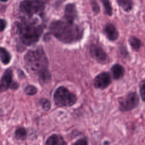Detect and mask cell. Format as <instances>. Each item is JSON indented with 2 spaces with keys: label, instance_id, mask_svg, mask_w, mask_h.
<instances>
[{
  "label": "cell",
  "instance_id": "obj_1",
  "mask_svg": "<svg viewBox=\"0 0 145 145\" xmlns=\"http://www.w3.org/2000/svg\"><path fill=\"white\" fill-rule=\"evenodd\" d=\"M25 66L29 73L36 75L41 84H46L51 80L49 70V61L41 46L29 50L24 57Z\"/></svg>",
  "mask_w": 145,
  "mask_h": 145
},
{
  "label": "cell",
  "instance_id": "obj_2",
  "mask_svg": "<svg viewBox=\"0 0 145 145\" xmlns=\"http://www.w3.org/2000/svg\"><path fill=\"white\" fill-rule=\"evenodd\" d=\"M49 31L50 33L58 40L69 44L80 41L84 33L81 27L66 20L53 21L50 24Z\"/></svg>",
  "mask_w": 145,
  "mask_h": 145
},
{
  "label": "cell",
  "instance_id": "obj_3",
  "mask_svg": "<svg viewBox=\"0 0 145 145\" xmlns=\"http://www.w3.org/2000/svg\"><path fill=\"white\" fill-rule=\"evenodd\" d=\"M16 31L21 43L25 46L35 44L40 40L44 31V26L36 19H23L17 22Z\"/></svg>",
  "mask_w": 145,
  "mask_h": 145
},
{
  "label": "cell",
  "instance_id": "obj_4",
  "mask_svg": "<svg viewBox=\"0 0 145 145\" xmlns=\"http://www.w3.org/2000/svg\"><path fill=\"white\" fill-rule=\"evenodd\" d=\"M53 100L58 107H70L77 101L75 94L64 86L58 87L53 95Z\"/></svg>",
  "mask_w": 145,
  "mask_h": 145
},
{
  "label": "cell",
  "instance_id": "obj_5",
  "mask_svg": "<svg viewBox=\"0 0 145 145\" xmlns=\"http://www.w3.org/2000/svg\"><path fill=\"white\" fill-rule=\"evenodd\" d=\"M20 10L28 18L41 14L44 9L42 0H23L20 4Z\"/></svg>",
  "mask_w": 145,
  "mask_h": 145
},
{
  "label": "cell",
  "instance_id": "obj_6",
  "mask_svg": "<svg viewBox=\"0 0 145 145\" xmlns=\"http://www.w3.org/2000/svg\"><path fill=\"white\" fill-rule=\"evenodd\" d=\"M119 109L126 112L135 109L139 103V96L137 92H130L125 96L119 99Z\"/></svg>",
  "mask_w": 145,
  "mask_h": 145
},
{
  "label": "cell",
  "instance_id": "obj_7",
  "mask_svg": "<svg viewBox=\"0 0 145 145\" xmlns=\"http://www.w3.org/2000/svg\"><path fill=\"white\" fill-rule=\"evenodd\" d=\"M89 53L91 57L100 64H106L109 61V58L104 49L97 44H91L89 47Z\"/></svg>",
  "mask_w": 145,
  "mask_h": 145
},
{
  "label": "cell",
  "instance_id": "obj_8",
  "mask_svg": "<svg viewBox=\"0 0 145 145\" xmlns=\"http://www.w3.org/2000/svg\"><path fill=\"white\" fill-rule=\"evenodd\" d=\"M112 78L110 74L106 71L102 72L95 76L93 80L95 88L100 89L106 88L111 83Z\"/></svg>",
  "mask_w": 145,
  "mask_h": 145
},
{
  "label": "cell",
  "instance_id": "obj_9",
  "mask_svg": "<svg viewBox=\"0 0 145 145\" xmlns=\"http://www.w3.org/2000/svg\"><path fill=\"white\" fill-rule=\"evenodd\" d=\"M12 71L11 69L6 70L1 78L0 82V91H5L8 88L16 89L18 84L12 81Z\"/></svg>",
  "mask_w": 145,
  "mask_h": 145
},
{
  "label": "cell",
  "instance_id": "obj_10",
  "mask_svg": "<svg viewBox=\"0 0 145 145\" xmlns=\"http://www.w3.org/2000/svg\"><path fill=\"white\" fill-rule=\"evenodd\" d=\"M77 18V11L76 7L73 3L67 4L65 9L64 18L66 21L74 23V20Z\"/></svg>",
  "mask_w": 145,
  "mask_h": 145
},
{
  "label": "cell",
  "instance_id": "obj_11",
  "mask_svg": "<svg viewBox=\"0 0 145 145\" xmlns=\"http://www.w3.org/2000/svg\"><path fill=\"white\" fill-rule=\"evenodd\" d=\"M104 32L107 39L111 41H116L119 36V33L114 25L112 23H108L104 27Z\"/></svg>",
  "mask_w": 145,
  "mask_h": 145
},
{
  "label": "cell",
  "instance_id": "obj_12",
  "mask_svg": "<svg viewBox=\"0 0 145 145\" xmlns=\"http://www.w3.org/2000/svg\"><path fill=\"white\" fill-rule=\"evenodd\" d=\"M45 144L47 145H65L67 143L61 135L53 134L47 138Z\"/></svg>",
  "mask_w": 145,
  "mask_h": 145
},
{
  "label": "cell",
  "instance_id": "obj_13",
  "mask_svg": "<svg viewBox=\"0 0 145 145\" xmlns=\"http://www.w3.org/2000/svg\"><path fill=\"white\" fill-rule=\"evenodd\" d=\"M110 71L113 78L115 80H119L123 78L125 73L124 67L119 63H115L113 65L110 69Z\"/></svg>",
  "mask_w": 145,
  "mask_h": 145
},
{
  "label": "cell",
  "instance_id": "obj_14",
  "mask_svg": "<svg viewBox=\"0 0 145 145\" xmlns=\"http://www.w3.org/2000/svg\"><path fill=\"white\" fill-rule=\"evenodd\" d=\"M118 5L125 11L129 12L133 8V2L132 0H117Z\"/></svg>",
  "mask_w": 145,
  "mask_h": 145
},
{
  "label": "cell",
  "instance_id": "obj_15",
  "mask_svg": "<svg viewBox=\"0 0 145 145\" xmlns=\"http://www.w3.org/2000/svg\"><path fill=\"white\" fill-rule=\"evenodd\" d=\"M128 41L131 48L135 51H138L142 46V42L137 37L130 36Z\"/></svg>",
  "mask_w": 145,
  "mask_h": 145
},
{
  "label": "cell",
  "instance_id": "obj_16",
  "mask_svg": "<svg viewBox=\"0 0 145 145\" xmlns=\"http://www.w3.org/2000/svg\"><path fill=\"white\" fill-rule=\"evenodd\" d=\"M11 58V57L10 53L6 49L0 47V59L2 62L5 65H7L10 62Z\"/></svg>",
  "mask_w": 145,
  "mask_h": 145
},
{
  "label": "cell",
  "instance_id": "obj_17",
  "mask_svg": "<svg viewBox=\"0 0 145 145\" xmlns=\"http://www.w3.org/2000/svg\"><path fill=\"white\" fill-rule=\"evenodd\" d=\"M27 132L24 127H18L15 132V135L16 139L19 140H24L27 138Z\"/></svg>",
  "mask_w": 145,
  "mask_h": 145
},
{
  "label": "cell",
  "instance_id": "obj_18",
  "mask_svg": "<svg viewBox=\"0 0 145 145\" xmlns=\"http://www.w3.org/2000/svg\"><path fill=\"white\" fill-rule=\"evenodd\" d=\"M104 6L105 14L108 16H112L113 13V10L111 3L109 0H101Z\"/></svg>",
  "mask_w": 145,
  "mask_h": 145
},
{
  "label": "cell",
  "instance_id": "obj_19",
  "mask_svg": "<svg viewBox=\"0 0 145 145\" xmlns=\"http://www.w3.org/2000/svg\"><path fill=\"white\" fill-rule=\"evenodd\" d=\"M38 89L34 85H28L24 88V92L26 95L29 96H33L37 93Z\"/></svg>",
  "mask_w": 145,
  "mask_h": 145
},
{
  "label": "cell",
  "instance_id": "obj_20",
  "mask_svg": "<svg viewBox=\"0 0 145 145\" xmlns=\"http://www.w3.org/2000/svg\"><path fill=\"white\" fill-rule=\"evenodd\" d=\"M39 103L41 106L42 108L45 111H48L51 108V103L50 101L45 98L41 99L39 101Z\"/></svg>",
  "mask_w": 145,
  "mask_h": 145
},
{
  "label": "cell",
  "instance_id": "obj_21",
  "mask_svg": "<svg viewBox=\"0 0 145 145\" xmlns=\"http://www.w3.org/2000/svg\"><path fill=\"white\" fill-rule=\"evenodd\" d=\"M139 92L140 95V97L143 101L145 99V81L143 79L140 81L139 84Z\"/></svg>",
  "mask_w": 145,
  "mask_h": 145
},
{
  "label": "cell",
  "instance_id": "obj_22",
  "mask_svg": "<svg viewBox=\"0 0 145 145\" xmlns=\"http://www.w3.org/2000/svg\"><path fill=\"white\" fill-rule=\"evenodd\" d=\"M91 4L92 6V8L93 11L95 14H97L100 11V7L96 0H92L91 2Z\"/></svg>",
  "mask_w": 145,
  "mask_h": 145
},
{
  "label": "cell",
  "instance_id": "obj_23",
  "mask_svg": "<svg viewBox=\"0 0 145 145\" xmlns=\"http://www.w3.org/2000/svg\"><path fill=\"white\" fill-rule=\"evenodd\" d=\"M88 140L86 137L82 138L78 140H77L76 142L73 143L74 144H80V145H83V144H88Z\"/></svg>",
  "mask_w": 145,
  "mask_h": 145
},
{
  "label": "cell",
  "instance_id": "obj_24",
  "mask_svg": "<svg viewBox=\"0 0 145 145\" xmlns=\"http://www.w3.org/2000/svg\"><path fill=\"white\" fill-rule=\"evenodd\" d=\"M6 27V22L5 20L0 19V32L3 31Z\"/></svg>",
  "mask_w": 145,
  "mask_h": 145
},
{
  "label": "cell",
  "instance_id": "obj_25",
  "mask_svg": "<svg viewBox=\"0 0 145 145\" xmlns=\"http://www.w3.org/2000/svg\"><path fill=\"white\" fill-rule=\"evenodd\" d=\"M0 1H1L2 2H6V1H7L8 0H0Z\"/></svg>",
  "mask_w": 145,
  "mask_h": 145
},
{
  "label": "cell",
  "instance_id": "obj_26",
  "mask_svg": "<svg viewBox=\"0 0 145 145\" xmlns=\"http://www.w3.org/2000/svg\"><path fill=\"white\" fill-rule=\"evenodd\" d=\"M109 143L108 142H104V144H109Z\"/></svg>",
  "mask_w": 145,
  "mask_h": 145
},
{
  "label": "cell",
  "instance_id": "obj_27",
  "mask_svg": "<svg viewBox=\"0 0 145 145\" xmlns=\"http://www.w3.org/2000/svg\"><path fill=\"white\" fill-rule=\"evenodd\" d=\"M43 1V0H42ZM44 1H49V0H44Z\"/></svg>",
  "mask_w": 145,
  "mask_h": 145
}]
</instances>
